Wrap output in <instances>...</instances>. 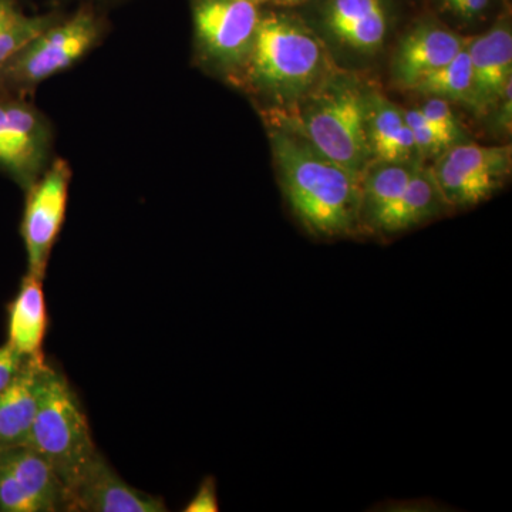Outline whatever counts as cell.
<instances>
[{
    "label": "cell",
    "instance_id": "6da1fadb",
    "mask_svg": "<svg viewBox=\"0 0 512 512\" xmlns=\"http://www.w3.org/2000/svg\"><path fill=\"white\" fill-rule=\"evenodd\" d=\"M279 187L293 217L319 239L360 235V178L282 121L262 117Z\"/></svg>",
    "mask_w": 512,
    "mask_h": 512
},
{
    "label": "cell",
    "instance_id": "7a4b0ae2",
    "mask_svg": "<svg viewBox=\"0 0 512 512\" xmlns=\"http://www.w3.org/2000/svg\"><path fill=\"white\" fill-rule=\"evenodd\" d=\"M336 67L308 22L285 9L265 8L234 87L251 97L259 113L288 114Z\"/></svg>",
    "mask_w": 512,
    "mask_h": 512
},
{
    "label": "cell",
    "instance_id": "3957f363",
    "mask_svg": "<svg viewBox=\"0 0 512 512\" xmlns=\"http://www.w3.org/2000/svg\"><path fill=\"white\" fill-rule=\"evenodd\" d=\"M370 86L336 67L288 114L262 113L291 127L323 156L360 178L370 163L366 141Z\"/></svg>",
    "mask_w": 512,
    "mask_h": 512
},
{
    "label": "cell",
    "instance_id": "277c9868",
    "mask_svg": "<svg viewBox=\"0 0 512 512\" xmlns=\"http://www.w3.org/2000/svg\"><path fill=\"white\" fill-rule=\"evenodd\" d=\"M109 26V15L90 6L67 10L0 67V83L9 94L32 96L40 84L72 69L97 49Z\"/></svg>",
    "mask_w": 512,
    "mask_h": 512
},
{
    "label": "cell",
    "instance_id": "5b68a950",
    "mask_svg": "<svg viewBox=\"0 0 512 512\" xmlns=\"http://www.w3.org/2000/svg\"><path fill=\"white\" fill-rule=\"evenodd\" d=\"M25 446L49 461L66 487L67 503L73 488L100 454L82 404L66 377L53 367Z\"/></svg>",
    "mask_w": 512,
    "mask_h": 512
},
{
    "label": "cell",
    "instance_id": "8992f818",
    "mask_svg": "<svg viewBox=\"0 0 512 512\" xmlns=\"http://www.w3.org/2000/svg\"><path fill=\"white\" fill-rule=\"evenodd\" d=\"M192 62L234 87L247 62L266 6L262 0H187Z\"/></svg>",
    "mask_w": 512,
    "mask_h": 512
},
{
    "label": "cell",
    "instance_id": "52a82bcc",
    "mask_svg": "<svg viewBox=\"0 0 512 512\" xmlns=\"http://www.w3.org/2000/svg\"><path fill=\"white\" fill-rule=\"evenodd\" d=\"M52 121L28 97L0 96V173L28 191L52 163Z\"/></svg>",
    "mask_w": 512,
    "mask_h": 512
},
{
    "label": "cell",
    "instance_id": "ba28073f",
    "mask_svg": "<svg viewBox=\"0 0 512 512\" xmlns=\"http://www.w3.org/2000/svg\"><path fill=\"white\" fill-rule=\"evenodd\" d=\"M429 165L431 175L451 210L476 207L504 187L512 168L511 146L458 143Z\"/></svg>",
    "mask_w": 512,
    "mask_h": 512
},
{
    "label": "cell",
    "instance_id": "9c48e42d",
    "mask_svg": "<svg viewBox=\"0 0 512 512\" xmlns=\"http://www.w3.org/2000/svg\"><path fill=\"white\" fill-rule=\"evenodd\" d=\"M73 171L69 161L55 157L45 173L26 192L22 238L28 256V274L45 279L69 201Z\"/></svg>",
    "mask_w": 512,
    "mask_h": 512
},
{
    "label": "cell",
    "instance_id": "30bf717a",
    "mask_svg": "<svg viewBox=\"0 0 512 512\" xmlns=\"http://www.w3.org/2000/svg\"><path fill=\"white\" fill-rule=\"evenodd\" d=\"M316 15L320 30L353 55L375 56L389 39L387 0H319Z\"/></svg>",
    "mask_w": 512,
    "mask_h": 512
},
{
    "label": "cell",
    "instance_id": "8fae6325",
    "mask_svg": "<svg viewBox=\"0 0 512 512\" xmlns=\"http://www.w3.org/2000/svg\"><path fill=\"white\" fill-rule=\"evenodd\" d=\"M468 37L436 19H421L407 30L392 56L390 76L394 86L412 90L417 83L446 66L467 45Z\"/></svg>",
    "mask_w": 512,
    "mask_h": 512
},
{
    "label": "cell",
    "instance_id": "7c38bea8",
    "mask_svg": "<svg viewBox=\"0 0 512 512\" xmlns=\"http://www.w3.org/2000/svg\"><path fill=\"white\" fill-rule=\"evenodd\" d=\"M473 69V99L477 114L493 111L508 83L512 82V30L510 19L501 18L483 35L468 37Z\"/></svg>",
    "mask_w": 512,
    "mask_h": 512
},
{
    "label": "cell",
    "instance_id": "4fadbf2b",
    "mask_svg": "<svg viewBox=\"0 0 512 512\" xmlns=\"http://www.w3.org/2000/svg\"><path fill=\"white\" fill-rule=\"evenodd\" d=\"M72 512H165L164 501L127 484L99 454L69 495Z\"/></svg>",
    "mask_w": 512,
    "mask_h": 512
},
{
    "label": "cell",
    "instance_id": "5bb4252c",
    "mask_svg": "<svg viewBox=\"0 0 512 512\" xmlns=\"http://www.w3.org/2000/svg\"><path fill=\"white\" fill-rule=\"evenodd\" d=\"M50 370L43 353L26 357L18 376L0 393V450L28 440Z\"/></svg>",
    "mask_w": 512,
    "mask_h": 512
},
{
    "label": "cell",
    "instance_id": "9a60e30c",
    "mask_svg": "<svg viewBox=\"0 0 512 512\" xmlns=\"http://www.w3.org/2000/svg\"><path fill=\"white\" fill-rule=\"evenodd\" d=\"M365 130L370 161L423 163L404 109L372 87L367 96Z\"/></svg>",
    "mask_w": 512,
    "mask_h": 512
},
{
    "label": "cell",
    "instance_id": "2e32d148",
    "mask_svg": "<svg viewBox=\"0 0 512 512\" xmlns=\"http://www.w3.org/2000/svg\"><path fill=\"white\" fill-rule=\"evenodd\" d=\"M451 211L434 181L429 165L420 164L414 171L399 201L384 214L375 231V237H394L397 234L437 220Z\"/></svg>",
    "mask_w": 512,
    "mask_h": 512
},
{
    "label": "cell",
    "instance_id": "e0dca14e",
    "mask_svg": "<svg viewBox=\"0 0 512 512\" xmlns=\"http://www.w3.org/2000/svg\"><path fill=\"white\" fill-rule=\"evenodd\" d=\"M420 164L423 163L367 164L360 175V235L375 234L380 220L402 197Z\"/></svg>",
    "mask_w": 512,
    "mask_h": 512
},
{
    "label": "cell",
    "instance_id": "ac0fdd59",
    "mask_svg": "<svg viewBox=\"0 0 512 512\" xmlns=\"http://www.w3.org/2000/svg\"><path fill=\"white\" fill-rule=\"evenodd\" d=\"M0 466L39 504L42 512L67 511V491L56 471L32 447L15 446L0 450Z\"/></svg>",
    "mask_w": 512,
    "mask_h": 512
},
{
    "label": "cell",
    "instance_id": "d6986e66",
    "mask_svg": "<svg viewBox=\"0 0 512 512\" xmlns=\"http://www.w3.org/2000/svg\"><path fill=\"white\" fill-rule=\"evenodd\" d=\"M47 309L42 279L23 276L18 295L9 305L8 343L25 357L42 353Z\"/></svg>",
    "mask_w": 512,
    "mask_h": 512
},
{
    "label": "cell",
    "instance_id": "ffe728a7",
    "mask_svg": "<svg viewBox=\"0 0 512 512\" xmlns=\"http://www.w3.org/2000/svg\"><path fill=\"white\" fill-rule=\"evenodd\" d=\"M410 92L470 107L473 99V69L467 45L446 66L421 80Z\"/></svg>",
    "mask_w": 512,
    "mask_h": 512
},
{
    "label": "cell",
    "instance_id": "44dd1931",
    "mask_svg": "<svg viewBox=\"0 0 512 512\" xmlns=\"http://www.w3.org/2000/svg\"><path fill=\"white\" fill-rule=\"evenodd\" d=\"M66 12L67 10L49 9L45 13H39V15L23 13L20 18L0 29V67L8 62L15 53H18L22 47L32 42L36 36L45 32L49 26L55 25L57 20L66 15Z\"/></svg>",
    "mask_w": 512,
    "mask_h": 512
},
{
    "label": "cell",
    "instance_id": "7402d4cb",
    "mask_svg": "<svg viewBox=\"0 0 512 512\" xmlns=\"http://www.w3.org/2000/svg\"><path fill=\"white\" fill-rule=\"evenodd\" d=\"M424 99L426 100L423 101L419 109L427 117V120L437 128L447 147L464 143L466 131L458 120L457 114L454 113L450 101L437 99V97H424Z\"/></svg>",
    "mask_w": 512,
    "mask_h": 512
},
{
    "label": "cell",
    "instance_id": "603a6c76",
    "mask_svg": "<svg viewBox=\"0 0 512 512\" xmlns=\"http://www.w3.org/2000/svg\"><path fill=\"white\" fill-rule=\"evenodd\" d=\"M407 124L413 134L414 144L419 151L420 160L424 164L429 160L439 157L444 150H447V144L440 136L437 128L427 120V117L421 113L419 107L416 109L404 110Z\"/></svg>",
    "mask_w": 512,
    "mask_h": 512
},
{
    "label": "cell",
    "instance_id": "cb8c5ba5",
    "mask_svg": "<svg viewBox=\"0 0 512 512\" xmlns=\"http://www.w3.org/2000/svg\"><path fill=\"white\" fill-rule=\"evenodd\" d=\"M437 8L460 26L480 22L487 15L491 0H436Z\"/></svg>",
    "mask_w": 512,
    "mask_h": 512
},
{
    "label": "cell",
    "instance_id": "d4e9b609",
    "mask_svg": "<svg viewBox=\"0 0 512 512\" xmlns=\"http://www.w3.org/2000/svg\"><path fill=\"white\" fill-rule=\"evenodd\" d=\"M26 357L8 342L0 346V393L13 382L20 369L25 365Z\"/></svg>",
    "mask_w": 512,
    "mask_h": 512
},
{
    "label": "cell",
    "instance_id": "484cf974",
    "mask_svg": "<svg viewBox=\"0 0 512 512\" xmlns=\"http://www.w3.org/2000/svg\"><path fill=\"white\" fill-rule=\"evenodd\" d=\"M185 512H218L220 504L217 497V483L215 478L208 476L202 481L194 498L188 503Z\"/></svg>",
    "mask_w": 512,
    "mask_h": 512
},
{
    "label": "cell",
    "instance_id": "4316f807",
    "mask_svg": "<svg viewBox=\"0 0 512 512\" xmlns=\"http://www.w3.org/2000/svg\"><path fill=\"white\" fill-rule=\"evenodd\" d=\"M49 9L72 10L79 6H90L100 10V12L109 13L111 10L119 9L121 6L128 5L133 0H42Z\"/></svg>",
    "mask_w": 512,
    "mask_h": 512
},
{
    "label": "cell",
    "instance_id": "83f0119b",
    "mask_svg": "<svg viewBox=\"0 0 512 512\" xmlns=\"http://www.w3.org/2000/svg\"><path fill=\"white\" fill-rule=\"evenodd\" d=\"M512 82L507 84L504 92L501 93L500 99L491 113H494V128L501 130L503 133H510L512 121Z\"/></svg>",
    "mask_w": 512,
    "mask_h": 512
},
{
    "label": "cell",
    "instance_id": "f1b7e54d",
    "mask_svg": "<svg viewBox=\"0 0 512 512\" xmlns=\"http://www.w3.org/2000/svg\"><path fill=\"white\" fill-rule=\"evenodd\" d=\"M19 0H0V29L23 15Z\"/></svg>",
    "mask_w": 512,
    "mask_h": 512
},
{
    "label": "cell",
    "instance_id": "f546056e",
    "mask_svg": "<svg viewBox=\"0 0 512 512\" xmlns=\"http://www.w3.org/2000/svg\"><path fill=\"white\" fill-rule=\"evenodd\" d=\"M308 2H311V0H262L265 6L278 9L296 8V6L305 5Z\"/></svg>",
    "mask_w": 512,
    "mask_h": 512
},
{
    "label": "cell",
    "instance_id": "4dcf8cb0",
    "mask_svg": "<svg viewBox=\"0 0 512 512\" xmlns=\"http://www.w3.org/2000/svg\"><path fill=\"white\" fill-rule=\"evenodd\" d=\"M3 94H9L6 92L5 87L2 86V83H0V96H3Z\"/></svg>",
    "mask_w": 512,
    "mask_h": 512
}]
</instances>
